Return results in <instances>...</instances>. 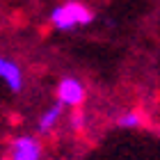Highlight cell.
<instances>
[{"label": "cell", "mask_w": 160, "mask_h": 160, "mask_svg": "<svg viewBox=\"0 0 160 160\" xmlns=\"http://www.w3.org/2000/svg\"><path fill=\"white\" fill-rule=\"evenodd\" d=\"M92 21H94V12L87 5L78 2V0H69L64 5H57L50 12V23L62 32H69L80 25H89Z\"/></svg>", "instance_id": "1"}, {"label": "cell", "mask_w": 160, "mask_h": 160, "mask_svg": "<svg viewBox=\"0 0 160 160\" xmlns=\"http://www.w3.org/2000/svg\"><path fill=\"white\" fill-rule=\"evenodd\" d=\"M85 85L80 82L78 78H62L60 82H57V101L64 105V108H73V110H78L80 105L85 103Z\"/></svg>", "instance_id": "2"}, {"label": "cell", "mask_w": 160, "mask_h": 160, "mask_svg": "<svg viewBox=\"0 0 160 160\" xmlns=\"http://www.w3.org/2000/svg\"><path fill=\"white\" fill-rule=\"evenodd\" d=\"M9 160H41V142L32 135L14 137Z\"/></svg>", "instance_id": "3"}, {"label": "cell", "mask_w": 160, "mask_h": 160, "mask_svg": "<svg viewBox=\"0 0 160 160\" xmlns=\"http://www.w3.org/2000/svg\"><path fill=\"white\" fill-rule=\"evenodd\" d=\"M0 80L9 87V92L18 94L21 89H23V71H21V67L16 62L7 60V57L0 55Z\"/></svg>", "instance_id": "4"}, {"label": "cell", "mask_w": 160, "mask_h": 160, "mask_svg": "<svg viewBox=\"0 0 160 160\" xmlns=\"http://www.w3.org/2000/svg\"><path fill=\"white\" fill-rule=\"evenodd\" d=\"M62 114H64V105L57 101V103H53V105H50L48 110L39 117V121H37V133H39V135H48L50 130L60 123Z\"/></svg>", "instance_id": "5"}, {"label": "cell", "mask_w": 160, "mask_h": 160, "mask_svg": "<svg viewBox=\"0 0 160 160\" xmlns=\"http://www.w3.org/2000/svg\"><path fill=\"white\" fill-rule=\"evenodd\" d=\"M142 114L140 112H135V110H130V112H126V114H121V117L117 119V126L119 128H140L142 126Z\"/></svg>", "instance_id": "6"}, {"label": "cell", "mask_w": 160, "mask_h": 160, "mask_svg": "<svg viewBox=\"0 0 160 160\" xmlns=\"http://www.w3.org/2000/svg\"><path fill=\"white\" fill-rule=\"evenodd\" d=\"M82 123H85V114L80 112V108H78V110L71 114V126H73L76 130H80V128H82Z\"/></svg>", "instance_id": "7"}]
</instances>
